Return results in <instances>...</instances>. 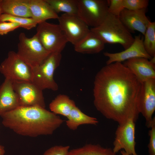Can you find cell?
Instances as JSON below:
<instances>
[{
	"label": "cell",
	"instance_id": "6da1fadb",
	"mask_svg": "<svg viewBox=\"0 0 155 155\" xmlns=\"http://www.w3.org/2000/svg\"><path fill=\"white\" fill-rule=\"evenodd\" d=\"M142 83L123 64L106 65L96 74L94 82V104L104 116L119 125L138 119Z\"/></svg>",
	"mask_w": 155,
	"mask_h": 155
},
{
	"label": "cell",
	"instance_id": "7a4b0ae2",
	"mask_svg": "<svg viewBox=\"0 0 155 155\" xmlns=\"http://www.w3.org/2000/svg\"><path fill=\"white\" fill-rule=\"evenodd\" d=\"M0 116L4 127L18 134L32 137L51 135L64 121L45 108L36 106H20Z\"/></svg>",
	"mask_w": 155,
	"mask_h": 155
},
{
	"label": "cell",
	"instance_id": "3957f363",
	"mask_svg": "<svg viewBox=\"0 0 155 155\" xmlns=\"http://www.w3.org/2000/svg\"><path fill=\"white\" fill-rule=\"evenodd\" d=\"M90 31L105 43L119 44L125 49L133 43L134 38L119 17L108 13L103 22Z\"/></svg>",
	"mask_w": 155,
	"mask_h": 155
},
{
	"label": "cell",
	"instance_id": "277c9868",
	"mask_svg": "<svg viewBox=\"0 0 155 155\" xmlns=\"http://www.w3.org/2000/svg\"><path fill=\"white\" fill-rule=\"evenodd\" d=\"M61 58V53H51L41 63L32 68V82L42 90L45 89L57 90L58 87L53 75Z\"/></svg>",
	"mask_w": 155,
	"mask_h": 155
},
{
	"label": "cell",
	"instance_id": "5b68a950",
	"mask_svg": "<svg viewBox=\"0 0 155 155\" xmlns=\"http://www.w3.org/2000/svg\"><path fill=\"white\" fill-rule=\"evenodd\" d=\"M18 39L16 53L31 68L41 63L51 53L44 48L35 34L28 38L21 32Z\"/></svg>",
	"mask_w": 155,
	"mask_h": 155
},
{
	"label": "cell",
	"instance_id": "8992f818",
	"mask_svg": "<svg viewBox=\"0 0 155 155\" xmlns=\"http://www.w3.org/2000/svg\"><path fill=\"white\" fill-rule=\"evenodd\" d=\"M38 24L35 35L44 48L51 53H61L68 42L59 24L45 21Z\"/></svg>",
	"mask_w": 155,
	"mask_h": 155
},
{
	"label": "cell",
	"instance_id": "52a82bcc",
	"mask_svg": "<svg viewBox=\"0 0 155 155\" xmlns=\"http://www.w3.org/2000/svg\"><path fill=\"white\" fill-rule=\"evenodd\" d=\"M77 15L89 27H96L108 13V0H77Z\"/></svg>",
	"mask_w": 155,
	"mask_h": 155
},
{
	"label": "cell",
	"instance_id": "ba28073f",
	"mask_svg": "<svg viewBox=\"0 0 155 155\" xmlns=\"http://www.w3.org/2000/svg\"><path fill=\"white\" fill-rule=\"evenodd\" d=\"M0 72L5 78L13 81H32V68L13 51L8 52L7 57L1 63Z\"/></svg>",
	"mask_w": 155,
	"mask_h": 155
},
{
	"label": "cell",
	"instance_id": "9c48e42d",
	"mask_svg": "<svg viewBox=\"0 0 155 155\" xmlns=\"http://www.w3.org/2000/svg\"><path fill=\"white\" fill-rule=\"evenodd\" d=\"M58 20L68 42L74 46L90 31L89 27L77 15L63 13L59 16Z\"/></svg>",
	"mask_w": 155,
	"mask_h": 155
},
{
	"label": "cell",
	"instance_id": "30bf717a",
	"mask_svg": "<svg viewBox=\"0 0 155 155\" xmlns=\"http://www.w3.org/2000/svg\"><path fill=\"white\" fill-rule=\"evenodd\" d=\"M13 84L18 97L20 106L45 108L43 90L32 82L13 81Z\"/></svg>",
	"mask_w": 155,
	"mask_h": 155
},
{
	"label": "cell",
	"instance_id": "8fae6325",
	"mask_svg": "<svg viewBox=\"0 0 155 155\" xmlns=\"http://www.w3.org/2000/svg\"><path fill=\"white\" fill-rule=\"evenodd\" d=\"M134 119H129L119 125L116 132L113 149L116 153L121 149L130 155H137L135 150V123Z\"/></svg>",
	"mask_w": 155,
	"mask_h": 155
},
{
	"label": "cell",
	"instance_id": "7c38bea8",
	"mask_svg": "<svg viewBox=\"0 0 155 155\" xmlns=\"http://www.w3.org/2000/svg\"><path fill=\"white\" fill-rule=\"evenodd\" d=\"M138 108L140 113L146 120V126L150 128L155 121V117H152L155 110V78L148 79L142 83Z\"/></svg>",
	"mask_w": 155,
	"mask_h": 155
},
{
	"label": "cell",
	"instance_id": "4fadbf2b",
	"mask_svg": "<svg viewBox=\"0 0 155 155\" xmlns=\"http://www.w3.org/2000/svg\"><path fill=\"white\" fill-rule=\"evenodd\" d=\"M143 38L140 34L135 36L132 44L123 51L113 53H104V55L108 58L106 64L116 62L121 63L137 57H143L150 59L152 57L147 53L144 48Z\"/></svg>",
	"mask_w": 155,
	"mask_h": 155
},
{
	"label": "cell",
	"instance_id": "5bb4252c",
	"mask_svg": "<svg viewBox=\"0 0 155 155\" xmlns=\"http://www.w3.org/2000/svg\"><path fill=\"white\" fill-rule=\"evenodd\" d=\"M146 9L132 10L124 9L118 17L129 31H136L143 35L150 22L146 15Z\"/></svg>",
	"mask_w": 155,
	"mask_h": 155
},
{
	"label": "cell",
	"instance_id": "9a60e30c",
	"mask_svg": "<svg viewBox=\"0 0 155 155\" xmlns=\"http://www.w3.org/2000/svg\"><path fill=\"white\" fill-rule=\"evenodd\" d=\"M143 57L132 58L125 61L124 65L142 83L150 79L155 78V66Z\"/></svg>",
	"mask_w": 155,
	"mask_h": 155
},
{
	"label": "cell",
	"instance_id": "2e32d148",
	"mask_svg": "<svg viewBox=\"0 0 155 155\" xmlns=\"http://www.w3.org/2000/svg\"><path fill=\"white\" fill-rule=\"evenodd\" d=\"M13 81L5 78L0 86V116L20 106L18 97L14 91Z\"/></svg>",
	"mask_w": 155,
	"mask_h": 155
},
{
	"label": "cell",
	"instance_id": "e0dca14e",
	"mask_svg": "<svg viewBox=\"0 0 155 155\" xmlns=\"http://www.w3.org/2000/svg\"><path fill=\"white\" fill-rule=\"evenodd\" d=\"M31 17L38 24L59 16L46 0H28Z\"/></svg>",
	"mask_w": 155,
	"mask_h": 155
},
{
	"label": "cell",
	"instance_id": "ac0fdd59",
	"mask_svg": "<svg viewBox=\"0 0 155 155\" xmlns=\"http://www.w3.org/2000/svg\"><path fill=\"white\" fill-rule=\"evenodd\" d=\"M104 44L99 37L90 31L86 37L74 46V49L79 53L94 54L103 50Z\"/></svg>",
	"mask_w": 155,
	"mask_h": 155
},
{
	"label": "cell",
	"instance_id": "d6986e66",
	"mask_svg": "<svg viewBox=\"0 0 155 155\" xmlns=\"http://www.w3.org/2000/svg\"><path fill=\"white\" fill-rule=\"evenodd\" d=\"M3 13L31 18L28 0H2Z\"/></svg>",
	"mask_w": 155,
	"mask_h": 155
},
{
	"label": "cell",
	"instance_id": "ffe728a7",
	"mask_svg": "<svg viewBox=\"0 0 155 155\" xmlns=\"http://www.w3.org/2000/svg\"><path fill=\"white\" fill-rule=\"evenodd\" d=\"M66 121L67 127L70 129L75 130L83 125H96L98 123L97 119L83 113L76 106L71 110Z\"/></svg>",
	"mask_w": 155,
	"mask_h": 155
},
{
	"label": "cell",
	"instance_id": "44dd1931",
	"mask_svg": "<svg viewBox=\"0 0 155 155\" xmlns=\"http://www.w3.org/2000/svg\"><path fill=\"white\" fill-rule=\"evenodd\" d=\"M76 106L75 102L68 96L60 94L52 101L49 108L51 112L55 114L61 115L67 118Z\"/></svg>",
	"mask_w": 155,
	"mask_h": 155
},
{
	"label": "cell",
	"instance_id": "7402d4cb",
	"mask_svg": "<svg viewBox=\"0 0 155 155\" xmlns=\"http://www.w3.org/2000/svg\"><path fill=\"white\" fill-rule=\"evenodd\" d=\"M68 155H116V153L110 148L90 144L69 150Z\"/></svg>",
	"mask_w": 155,
	"mask_h": 155
},
{
	"label": "cell",
	"instance_id": "603a6c76",
	"mask_svg": "<svg viewBox=\"0 0 155 155\" xmlns=\"http://www.w3.org/2000/svg\"><path fill=\"white\" fill-rule=\"evenodd\" d=\"M57 13L77 15V0H46Z\"/></svg>",
	"mask_w": 155,
	"mask_h": 155
},
{
	"label": "cell",
	"instance_id": "cb8c5ba5",
	"mask_svg": "<svg viewBox=\"0 0 155 155\" xmlns=\"http://www.w3.org/2000/svg\"><path fill=\"white\" fill-rule=\"evenodd\" d=\"M143 44L147 53L152 57L155 56V22H150L144 35Z\"/></svg>",
	"mask_w": 155,
	"mask_h": 155
},
{
	"label": "cell",
	"instance_id": "d4e9b609",
	"mask_svg": "<svg viewBox=\"0 0 155 155\" xmlns=\"http://www.w3.org/2000/svg\"><path fill=\"white\" fill-rule=\"evenodd\" d=\"M0 22H8L16 23L19 24L20 27L29 30L38 24L32 18H26L14 16L3 13L0 16Z\"/></svg>",
	"mask_w": 155,
	"mask_h": 155
},
{
	"label": "cell",
	"instance_id": "484cf974",
	"mask_svg": "<svg viewBox=\"0 0 155 155\" xmlns=\"http://www.w3.org/2000/svg\"><path fill=\"white\" fill-rule=\"evenodd\" d=\"M125 9L132 10L146 9L149 1L148 0H123Z\"/></svg>",
	"mask_w": 155,
	"mask_h": 155
},
{
	"label": "cell",
	"instance_id": "4316f807",
	"mask_svg": "<svg viewBox=\"0 0 155 155\" xmlns=\"http://www.w3.org/2000/svg\"><path fill=\"white\" fill-rule=\"evenodd\" d=\"M108 13L112 15L119 17L125 9L123 0H108Z\"/></svg>",
	"mask_w": 155,
	"mask_h": 155
},
{
	"label": "cell",
	"instance_id": "83f0119b",
	"mask_svg": "<svg viewBox=\"0 0 155 155\" xmlns=\"http://www.w3.org/2000/svg\"><path fill=\"white\" fill-rule=\"evenodd\" d=\"M69 148V146H55L47 150L42 155H68Z\"/></svg>",
	"mask_w": 155,
	"mask_h": 155
},
{
	"label": "cell",
	"instance_id": "f1b7e54d",
	"mask_svg": "<svg viewBox=\"0 0 155 155\" xmlns=\"http://www.w3.org/2000/svg\"><path fill=\"white\" fill-rule=\"evenodd\" d=\"M19 27L20 26L16 23L0 22V35L6 34Z\"/></svg>",
	"mask_w": 155,
	"mask_h": 155
},
{
	"label": "cell",
	"instance_id": "f546056e",
	"mask_svg": "<svg viewBox=\"0 0 155 155\" xmlns=\"http://www.w3.org/2000/svg\"><path fill=\"white\" fill-rule=\"evenodd\" d=\"M151 129L148 132L150 136L149 142L148 144V152L149 155H155V121L151 126Z\"/></svg>",
	"mask_w": 155,
	"mask_h": 155
},
{
	"label": "cell",
	"instance_id": "4dcf8cb0",
	"mask_svg": "<svg viewBox=\"0 0 155 155\" xmlns=\"http://www.w3.org/2000/svg\"><path fill=\"white\" fill-rule=\"evenodd\" d=\"M5 153L4 147L0 144V155H4Z\"/></svg>",
	"mask_w": 155,
	"mask_h": 155
},
{
	"label": "cell",
	"instance_id": "1f68e13d",
	"mask_svg": "<svg viewBox=\"0 0 155 155\" xmlns=\"http://www.w3.org/2000/svg\"><path fill=\"white\" fill-rule=\"evenodd\" d=\"M3 13L2 7V0H0V16Z\"/></svg>",
	"mask_w": 155,
	"mask_h": 155
},
{
	"label": "cell",
	"instance_id": "d6a6232c",
	"mask_svg": "<svg viewBox=\"0 0 155 155\" xmlns=\"http://www.w3.org/2000/svg\"><path fill=\"white\" fill-rule=\"evenodd\" d=\"M121 153L122 155H130L127 153L124 150H121Z\"/></svg>",
	"mask_w": 155,
	"mask_h": 155
}]
</instances>
